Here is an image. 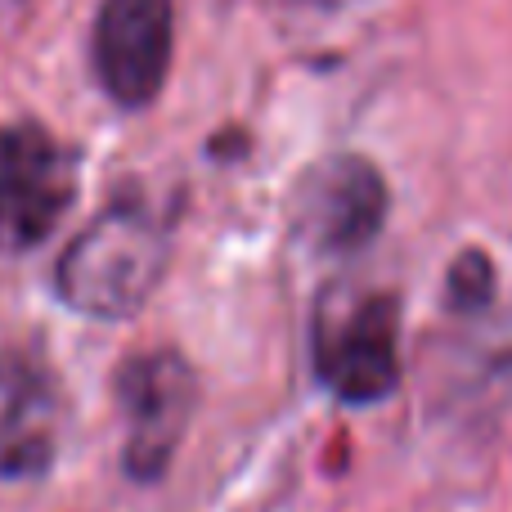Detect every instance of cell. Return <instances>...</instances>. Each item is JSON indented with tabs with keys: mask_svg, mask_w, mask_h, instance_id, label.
<instances>
[{
	"mask_svg": "<svg viewBox=\"0 0 512 512\" xmlns=\"http://www.w3.org/2000/svg\"><path fill=\"white\" fill-rule=\"evenodd\" d=\"M171 234L144 203H113L68 243L54 270V288L77 315L131 319L162 283Z\"/></svg>",
	"mask_w": 512,
	"mask_h": 512,
	"instance_id": "cell-1",
	"label": "cell"
},
{
	"mask_svg": "<svg viewBox=\"0 0 512 512\" xmlns=\"http://www.w3.org/2000/svg\"><path fill=\"white\" fill-rule=\"evenodd\" d=\"M400 306L391 292L328 288L310 319L315 373L346 405H373L400 382Z\"/></svg>",
	"mask_w": 512,
	"mask_h": 512,
	"instance_id": "cell-2",
	"label": "cell"
},
{
	"mask_svg": "<svg viewBox=\"0 0 512 512\" xmlns=\"http://www.w3.org/2000/svg\"><path fill=\"white\" fill-rule=\"evenodd\" d=\"M117 405L126 418L122 472L140 486L167 477L198 405V373L171 346L140 351L117 369Z\"/></svg>",
	"mask_w": 512,
	"mask_h": 512,
	"instance_id": "cell-3",
	"label": "cell"
},
{
	"mask_svg": "<svg viewBox=\"0 0 512 512\" xmlns=\"http://www.w3.org/2000/svg\"><path fill=\"white\" fill-rule=\"evenodd\" d=\"M77 198V158L50 131L23 122L0 131V252L41 243Z\"/></svg>",
	"mask_w": 512,
	"mask_h": 512,
	"instance_id": "cell-4",
	"label": "cell"
},
{
	"mask_svg": "<svg viewBox=\"0 0 512 512\" xmlns=\"http://www.w3.org/2000/svg\"><path fill=\"white\" fill-rule=\"evenodd\" d=\"M387 221V180L360 153H333L301 176L292 225L315 252L346 256L378 239Z\"/></svg>",
	"mask_w": 512,
	"mask_h": 512,
	"instance_id": "cell-5",
	"label": "cell"
},
{
	"mask_svg": "<svg viewBox=\"0 0 512 512\" xmlns=\"http://www.w3.org/2000/svg\"><path fill=\"white\" fill-rule=\"evenodd\" d=\"M176 50L171 0H104L95 18V77L122 108H149L162 95Z\"/></svg>",
	"mask_w": 512,
	"mask_h": 512,
	"instance_id": "cell-6",
	"label": "cell"
},
{
	"mask_svg": "<svg viewBox=\"0 0 512 512\" xmlns=\"http://www.w3.org/2000/svg\"><path fill=\"white\" fill-rule=\"evenodd\" d=\"M54 436H59V405L45 378L27 373L14 382L5 409H0V477L32 481L45 477L54 463Z\"/></svg>",
	"mask_w": 512,
	"mask_h": 512,
	"instance_id": "cell-7",
	"label": "cell"
},
{
	"mask_svg": "<svg viewBox=\"0 0 512 512\" xmlns=\"http://www.w3.org/2000/svg\"><path fill=\"white\" fill-rule=\"evenodd\" d=\"M495 301V265L486 252H463L445 274V306L459 315H477Z\"/></svg>",
	"mask_w": 512,
	"mask_h": 512,
	"instance_id": "cell-8",
	"label": "cell"
}]
</instances>
